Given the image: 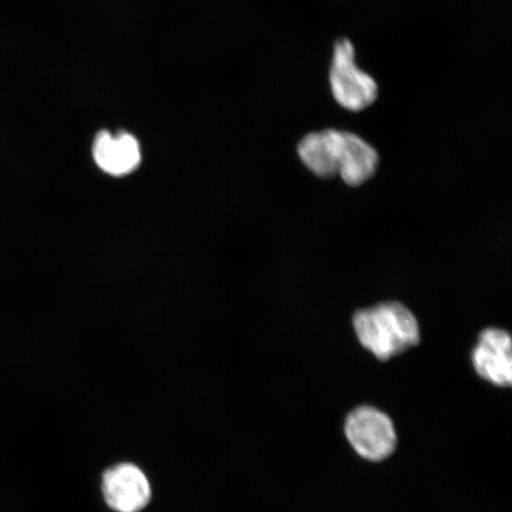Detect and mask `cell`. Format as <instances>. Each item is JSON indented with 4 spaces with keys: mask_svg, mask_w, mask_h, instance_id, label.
<instances>
[{
    "mask_svg": "<svg viewBox=\"0 0 512 512\" xmlns=\"http://www.w3.org/2000/svg\"><path fill=\"white\" fill-rule=\"evenodd\" d=\"M298 153L306 168L322 178L339 176L351 187L374 176L379 155L354 133L325 130L307 134Z\"/></svg>",
    "mask_w": 512,
    "mask_h": 512,
    "instance_id": "cell-1",
    "label": "cell"
},
{
    "mask_svg": "<svg viewBox=\"0 0 512 512\" xmlns=\"http://www.w3.org/2000/svg\"><path fill=\"white\" fill-rule=\"evenodd\" d=\"M354 328L358 341L380 361H388L420 342L418 320L401 303L358 311Z\"/></svg>",
    "mask_w": 512,
    "mask_h": 512,
    "instance_id": "cell-2",
    "label": "cell"
},
{
    "mask_svg": "<svg viewBox=\"0 0 512 512\" xmlns=\"http://www.w3.org/2000/svg\"><path fill=\"white\" fill-rule=\"evenodd\" d=\"M355 57V48L347 38L337 41L329 79L338 105L351 112H360L374 104L379 87L373 76L357 66Z\"/></svg>",
    "mask_w": 512,
    "mask_h": 512,
    "instance_id": "cell-3",
    "label": "cell"
},
{
    "mask_svg": "<svg viewBox=\"0 0 512 512\" xmlns=\"http://www.w3.org/2000/svg\"><path fill=\"white\" fill-rule=\"evenodd\" d=\"M344 432L358 456L369 462L389 458L398 444L392 419L375 407L354 409L345 419Z\"/></svg>",
    "mask_w": 512,
    "mask_h": 512,
    "instance_id": "cell-4",
    "label": "cell"
},
{
    "mask_svg": "<svg viewBox=\"0 0 512 512\" xmlns=\"http://www.w3.org/2000/svg\"><path fill=\"white\" fill-rule=\"evenodd\" d=\"M102 494L114 511L139 512L150 502L151 485L137 465L124 463L104 473Z\"/></svg>",
    "mask_w": 512,
    "mask_h": 512,
    "instance_id": "cell-5",
    "label": "cell"
},
{
    "mask_svg": "<svg viewBox=\"0 0 512 512\" xmlns=\"http://www.w3.org/2000/svg\"><path fill=\"white\" fill-rule=\"evenodd\" d=\"M511 352V337L507 331L486 329L472 352L473 367L483 380L509 388L512 384Z\"/></svg>",
    "mask_w": 512,
    "mask_h": 512,
    "instance_id": "cell-6",
    "label": "cell"
},
{
    "mask_svg": "<svg viewBox=\"0 0 512 512\" xmlns=\"http://www.w3.org/2000/svg\"><path fill=\"white\" fill-rule=\"evenodd\" d=\"M92 153L98 168L113 177L130 175L142 163V147L137 138L127 132H99Z\"/></svg>",
    "mask_w": 512,
    "mask_h": 512,
    "instance_id": "cell-7",
    "label": "cell"
}]
</instances>
